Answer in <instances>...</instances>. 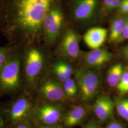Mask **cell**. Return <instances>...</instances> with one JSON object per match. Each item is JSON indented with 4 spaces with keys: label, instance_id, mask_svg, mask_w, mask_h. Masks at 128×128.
<instances>
[{
    "label": "cell",
    "instance_id": "13",
    "mask_svg": "<svg viewBox=\"0 0 128 128\" xmlns=\"http://www.w3.org/2000/svg\"><path fill=\"white\" fill-rule=\"evenodd\" d=\"M107 35V30L103 28L95 27L89 30L84 36L85 43L92 50L99 48L103 44Z\"/></svg>",
    "mask_w": 128,
    "mask_h": 128
},
{
    "label": "cell",
    "instance_id": "15",
    "mask_svg": "<svg viewBox=\"0 0 128 128\" xmlns=\"http://www.w3.org/2000/svg\"><path fill=\"white\" fill-rule=\"evenodd\" d=\"M125 22V20L122 18H116L112 22L109 36V40L111 42L118 43L124 39L122 32Z\"/></svg>",
    "mask_w": 128,
    "mask_h": 128
},
{
    "label": "cell",
    "instance_id": "14",
    "mask_svg": "<svg viewBox=\"0 0 128 128\" xmlns=\"http://www.w3.org/2000/svg\"><path fill=\"white\" fill-rule=\"evenodd\" d=\"M86 114V109L81 106H77L73 108L65 115L63 121L67 127H74L80 124Z\"/></svg>",
    "mask_w": 128,
    "mask_h": 128
},
{
    "label": "cell",
    "instance_id": "27",
    "mask_svg": "<svg viewBox=\"0 0 128 128\" xmlns=\"http://www.w3.org/2000/svg\"><path fill=\"white\" fill-rule=\"evenodd\" d=\"M114 0H103V5L104 8L105 10H107L108 9L110 4Z\"/></svg>",
    "mask_w": 128,
    "mask_h": 128
},
{
    "label": "cell",
    "instance_id": "12",
    "mask_svg": "<svg viewBox=\"0 0 128 128\" xmlns=\"http://www.w3.org/2000/svg\"><path fill=\"white\" fill-rule=\"evenodd\" d=\"M114 55L105 49L92 50L84 56V61L88 66L99 68L109 62L112 59Z\"/></svg>",
    "mask_w": 128,
    "mask_h": 128
},
{
    "label": "cell",
    "instance_id": "24",
    "mask_svg": "<svg viewBox=\"0 0 128 128\" xmlns=\"http://www.w3.org/2000/svg\"><path fill=\"white\" fill-rule=\"evenodd\" d=\"M122 36L124 38L128 39V20L125 21V22L124 25Z\"/></svg>",
    "mask_w": 128,
    "mask_h": 128
},
{
    "label": "cell",
    "instance_id": "4",
    "mask_svg": "<svg viewBox=\"0 0 128 128\" xmlns=\"http://www.w3.org/2000/svg\"><path fill=\"white\" fill-rule=\"evenodd\" d=\"M32 102L27 97L22 96L12 104L7 112L8 118L12 125L23 122L30 114Z\"/></svg>",
    "mask_w": 128,
    "mask_h": 128
},
{
    "label": "cell",
    "instance_id": "7",
    "mask_svg": "<svg viewBox=\"0 0 128 128\" xmlns=\"http://www.w3.org/2000/svg\"><path fill=\"white\" fill-rule=\"evenodd\" d=\"M43 60L41 53L36 49H32L28 53L25 66L26 78L29 84L34 82L43 67Z\"/></svg>",
    "mask_w": 128,
    "mask_h": 128
},
{
    "label": "cell",
    "instance_id": "5",
    "mask_svg": "<svg viewBox=\"0 0 128 128\" xmlns=\"http://www.w3.org/2000/svg\"><path fill=\"white\" fill-rule=\"evenodd\" d=\"M63 19V14L59 7L51 8L43 23L45 34L49 40H54L58 36Z\"/></svg>",
    "mask_w": 128,
    "mask_h": 128
},
{
    "label": "cell",
    "instance_id": "2",
    "mask_svg": "<svg viewBox=\"0 0 128 128\" xmlns=\"http://www.w3.org/2000/svg\"><path fill=\"white\" fill-rule=\"evenodd\" d=\"M75 78L81 92L82 100L88 102L92 100L98 91L100 78L96 71L90 69H76Z\"/></svg>",
    "mask_w": 128,
    "mask_h": 128
},
{
    "label": "cell",
    "instance_id": "28",
    "mask_svg": "<svg viewBox=\"0 0 128 128\" xmlns=\"http://www.w3.org/2000/svg\"><path fill=\"white\" fill-rule=\"evenodd\" d=\"M84 128H99L98 126L94 122H90L87 124Z\"/></svg>",
    "mask_w": 128,
    "mask_h": 128
},
{
    "label": "cell",
    "instance_id": "20",
    "mask_svg": "<svg viewBox=\"0 0 128 128\" xmlns=\"http://www.w3.org/2000/svg\"><path fill=\"white\" fill-rule=\"evenodd\" d=\"M53 71L56 77L61 82H64L66 79H68L61 66L60 62L55 64V66L53 67Z\"/></svg>",
    "mask_w": 128,
    "mask_h": 128
},
{
    "label": "cell",
    "instance_id": "26",
    "mask_svg": "<svg viewBox=\"0 0 128 128\" xmlns=\"http://www.w3.org/2000/svg\"><path fill=\"white\" fill-rule=\"evenodd\" d=\"M106 128H122L121 124L116 122H112L109 124Z\"/></svg>",
    "mask_w": 128,
    "mask_h": 128
},
{
    "label": "cell",
    "instance_id": "23",
    "mask_svg": "<svg viewBox=\"0 0 128 128\" xmlns=\"http://www.w3.org/2000/svg\"><path fill=\"white\" fill-rule=\"evenodd\" d=\"M128 3L126 0H122L121 3L119 6L120 11L122 14H126Z\"/></svg>",
    "mask_w": 128,
    "mask_h": 128
},
{
    "label": "cell",
    "instance_id": "11",
    "mask_svg": "<svg viewBox=\"0 0 128 128\" xmlns=\"http://www.w3.org/2000/svg\"><path fill=\"white\" fill-rule=\"evenodd\" d=\"M114 104L109 96H102L96 99L93 110L97 118L102 122L110 119L112 114Z\"/></svg>",
    "mask_w": 128,
    "mask_h": 128
},
{
    "label": "cell",
    "instance_id": "21",
    "mask_svg": "<svg viewBox=\"0 0 128 128\" xmlns=\"http://www.w3.org/2000/svg\"><path fill=\"white\" fill-rule=\"evenodd\" d=\"M8 59V52L6 50L0 48V71L7 62Z\"/></svg>",
    "mask_w": 128,
    "mask_h": 128
},
{
    "label": "cell",
    "instance_id": "22",
    "mask_svg": "<svg viewBox=\"0 0 128 128\" xmlns=\"http://www.w3.org/2000/svg\"><path fill=\"white\" fill-rule=\"evenodd\" d=\"M60 62L66 78H71L73 72V70L71 66L68 63L63 61H60Z\"/></svg>",
    "mask_w": 128,
    "mask_h": 128
},
{
    "label": "cell",
    "instance_id": "16",
    "mask_svg": "<svg viewBox=\"0 0 128 128\" xmlns=\"http://www.w3.org/2000/svg\"><path fill=\"white\" fill-rule=\"evenodd\" d=\"M123 73V67L122 64L118 63L112 66L107 73V81L109 86L110 87L117 86Z\"/></svg>",
    "mask_w": 128,
    "mask_h": 128
},
{
    "label": "cell",
    "instance_id": "10",
    "mask_svg": "<svg viewBox=\"0 0 128 128\" xmlns=\"http://www.w3.org/2000/svg\"><path fill=\"white\" fill-rule=\"evenodd\" d=\"M40 91L45 98L52 102L63 101L66 96L63 87L51 79L48 80L43 84Z\"/></svg>",
    "mask_w": 128,
    "mask_h": 128
},
{
    "label": "cell",
    "instance_id": "30",
    "mask_svg": "<svg viewBox=\"0 0 128 128\" xmlns=\"http://www.w3.org/2000/svg\"><path fill=\"white\" fill-rule=\"evenodd\" d=\"M124 54L125 56H126V58L128 60V46H127L126 48L124 50Z\"/></svg>",
    "mask_w": 128,
    "mask_h": 128
},
{
    "label": "cell",
    "instance_id": "9",
    "mask_svg": "<svg viewBox=\"0 0 128 128\" xmlns=\"http://www.w3.org/2000/svg\"><path fill=\"white\" fill-rule=\"evenodd\" d=\"M61 51L65 56L71 59H76L79 55V45L78 37L72 30H68L64 35L61 43Z\"/></svg>",
    "mask_w": 128,
    "mask_h": 128
},
{
    "label": "cell",
    "instance_id": "31",
    "mask_svg": "<svg viewBox=\"0 0 128 128\" xmlns=\"http://www.w3.org/2000/svg\"><path fill=\"white\" fill-rule=\"evenodd\" d=\"M3 125H4V121L2 117L0 115V128H2Z\"/></svg>",
    "mask_w": 128,
    "mask_h": 128
},
{
    "label": "cell",
    "instance_id": "1",
    "mask_svg": "<svg viewBox=\"0 0 128 128\" xmlns=\"http://www.w3.org/2000/svg\"><path fill=\"white\" fill-rule=\"evenodd\" d=\"M53 0H18L17 20L24 30L36 32L41 28Z\"/></svg>",
    "mask_w": 128,
    "mask_h": 128
},
{
    "label": "cell",
    "instance_id": "29",
    "mask_svg": "<svg viewBox=\"0 0 128 128\" xmlns=\"http://www.w3.org/2000/svg\"><path fill=\"white\" fill-rule=\"evenodd\" d=\"M38 128H60L55 126L54 125H41Z\"/></svg>",
    "mask_w": 128,
    "mask_h": 128
},
{
    "label": "cell",
    "instance_id": "18",
    "mask_svg": "<svg viewBox=\"0 0 128 128\" xmlns=\"http://www.w3.org/2000/svg\"><path fill=\"white\" fill-rule=\"evenodd\" d=\"M115 106L119 114L122 118L128 121V99L116 101Z\"/></svg>",
    "mask_w": 128,
    "mask_h": 128
},
{
    "label": "cell",
    "instance_id": "6",
    "mask_svg": "<svg viewBox=\"0 0 128 128\" xmlns=\"http://www.w3.org/2000/svg\"><path fill=\"white\" fill-rule=\"evenodd\" d=\"M34 113L38 120L45 125H55L62 118L63 110L58 106L44 103L38 106Z\"/></svg>",
    "mask_w": 128,
    "mask_h": 128
},
{
    "label": "cell",
    "instance_id": "25",
    "mask_svg": "<svg viewBox=\"0 0 128 128\" xmlns=\"http://www.w3.org/2000/svg\"><path fill=\"white\" fill-rule=\"evenodd\" d=\"M16 128H32L30 127V124L27 122L24 121L23 122L18 124L17 125Z\"/></svg>",
    "mask_w": 128,
    "mask_h": 128
},
{
    "label": "cell",
    "instance_id": "8",
    "mask_svg": "<svg viewBox=\"0 0 128 128\" xmlns=\"http://www.w3.org/2000/svg\"><path fill=\"white\" fill-rule=\"evenodd\" d=\"M99 0H76L72 6V14L77 20L84 21L91 18L96 13Z\"/></svg>",
    "mask_w": 128,
    "mask_h": 128
},
{
    "label": "cell",
    "instance_id": "19",
    "mask_svg": "<svg viewBox=\"0 0 128 128\" xmlns=\"http://www.w3.org/2000/svg\"><path fill=\"white\" fill-rule=\"evenodd\" d=\"M117 88L122 94L128 92V71L122 74L120 80L117 86Z\"/></svg>",
    "mask_w": 128,
    "mask_h": 128
},
{
    "label": "cell",
    "instance_id": "3",
    "mask_svg": "<svg viewBox=\"0 0 128 128\" xmlns=\"http://www.w3.org/2000/svg\"><path fill=\"white\" fill-rule=\"evenodd\" d=\"M20 84V61L18 58L8 59L0 71V88L6 92L17 90Z\"/></svg>",
    "mask_w": 128,
    "mask_h": 128
},
{
    "label": "cell",
    "instance_id": "17",
    "mask_svg": "<svg viewBox=\"0 0 128 128\" xmlns=\"http://www.w3.org/2000/svg\"><path fill=\"white\" fill-rule=\"evenodd\" d=\"M63 87L66 96L72 97L75 96L78 92L77 85L74 80L71 78L64 81Z\"/></svg>",
    "mask_w": 128,
    "mask_h": 128
}]
</instances>
